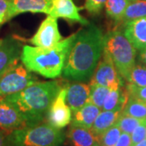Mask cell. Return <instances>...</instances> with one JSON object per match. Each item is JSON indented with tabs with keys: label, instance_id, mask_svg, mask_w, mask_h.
<instances>
[{
	"label": "cell",
	"instance_id": "obj_1",
	"mask_svg": "<svg viewBox=\"0 0 146 146\" xmlns=\"http://www.w3.org/2000/svg\"><path fill=\"white\" fill-rule=\"evenodd\" d=\"M104 44L105 35L94 25L77 32L63 68V78L74 82L90 80L102 58Z\"/></svg>",
	"mask_w": 146,
	"mask_h": 146
},
{
	"label": "cell",
	"instance_id": "obj_2",
	"mask_svg": "<svg viewBox=\"0 0 146 146\" xmlns=\"http://www.w3.org/2000/svg\"><path fill=\"white\" fill-rule=\"evenodd\" d=\"M63 84L58 80L36 82L5 98L19 110L28 126L40 124Z\"/></svg>",
	"mask_w": 146,
	"mask_h": 146
},
{
	"label": "cell",
	"instance_id": "obj_3",
	"mask_svg": "<svg viewBox=\"0 0 146 146\" xmlns=\"http://www.w3.org/2000/svg\"><path fill=\"white\" fill-rule=\"evenodd\" d=\"M76 34L77 33L63 39L51 48L24 46L21 54V62L31 72L48 79L58 78L63 73Z\"/></svg>",
	"mask_w": 146,
	"mask_h": 146
},
{
	"label": "cell",
	"instance_id": "obj_4",
	"mask_svg": "<svg viewBox=\"0 0 146 146\" xmlns=\"http://www.w3.org/2000/svg\"><path fill=\"white\" fill-rule=\"evenodd\" d=\"M64 134L49 123L28 126L7 134L9 146H60Z\"/></svg>",
	"mask_w": 146,
	"mask_h": 146
},
{
	"label": "cell",
	"instance_id": "obj_5",
	"mask_svg": "<svg viewBox=\"0 0 146 146\" xmlns=\"http://www.w3.org/2000/svg\"><path fill=\"white\" fill-rule=\"evenodd\" d=\"M104 51L111 58L122 78L127 81L132 68L136 65V48L123 33L113 30L105 34Z\"/></svg>",
	"mask_w": 146,
	"mask_h": 146
},
{
	"label": "cell",
	"instance_id": "obj_6",
	"mask_svg": "<svg viewBox=\"0 0 146 146\" xmlns=\"http://www.w3.org/2000/svg\"><path fill=\"white\" fill-rule=\"evenodd\" d=\"M38 82L23 63H17L0 76V99L17 94Z\"/></svg>",
	"mask_w": 146,
	"mask_h": 146
},
{
	"label": "cell",
	"instance_id": "obj_7",
	"mask_svg": "<svg viewBox=\"0 0 146 146\" xmlns=\"http://www.w3.org/2000/svg\"><path fill=\"white\" fill-rule=\"evenodd\" d=\"M100 84L110 89H117L123 87V78L118 72L111 58L103 51L102 59L95 69L90 80V84Z\"/></svg>",
	"mask_w": 146,
	"mask_h": 146
},
{
	"label": "cell",
	"instance_id": "obj_8",
	"mask_svg": "<svg viewBox=\"0 0 146 146\" xmlns=\"http://www.w3.org/2000/svg\"><path fill=\"white\" fill-rule=\"evenodd\" d=\"M62 41V36L58 29L57 18L48 16L42 21L36 33L29 39L33 46L41 48H51Z\"/></svg>",
	"mask_w": 146,
	"mask_h": 146
},
{
	"label": "cell",
	"instance_id": "obj_9",
	"mask_svg": "<svg viewBox=\"0 0 146 146\" xmlns=\"http://www.w3.org/2000/svg\"><path fill=\"white\" fill-rule=\"evenodd\" d=\"M66 95L67 86L63 87L58 92L47 114L48 123L58 129H62L68 126L72 119V110L67 103Z\"/></svg>",
	"mask_w": 146,
	"mask_h": 146
},
{
	"label": "cell",
	"instance_id": "obj_10",
	"mask_svg": "<svg viewBox=\"0 0 146 146\" xmlns=\"http://www.w3.org/2000/svg\"><path fill=\"white\" fill-rule=\"evenodd\" d=\"M25 127V120L14 105L6 98L0 99V130L9 134Z\"/></svg>",
	"mask_w": 146,
	"mask_h": 146
},
{
	"label": "cell",
	"instance_id": "obj_11",
	"mask_svg": "<svg viewBox=\"0 0 146 146\" xmlns=\"http://www.w3.org/2000/svg\"><path fill=\"white\" fill-rule=\"evenodd\" d=\"M22 47L20 41L13 36L3 39L0 45V76L19 63Z\"/></svg>",
	"mask_w": 146,
	"mask_h": 146
},
{
	"label": "cell",
	"instance_id": "obj_12",
	"mask_svg": "<svg viewBox=\"0 0 146 146\" xmlns=\"http://www.w3.org/2000/svg\"><path fill=\"white\" fill-rule=\"evenodd\" d=\"M81 9L75 4L73 0H52V4L47 15L55 18H63L82 25H89V21L80 14Z\"/></svg>",
	"mask_w": 146,
	"mask_h": 146
},
{
	"label": "cell",
	"instance_id": "obj_13",
	"mask_svg": "<svg viewBox=\"0 0 146 146\" xmlns=\"http://www.w3.org/2000/svg\"><path fill=\"white\" fill-rule=\"evenodd\" d=\"M90 84L84 82L68 84L66 101L72 112H75L89 102Z\"/></svg>",
	"mask_w": 146,
	"mask_h": 146
},
{
	"label": "cell",
	"instance_id": "obj_14",
	"mask_svg": "<svg viewBox=\"0 0 146 146\" xmlns=\"http://www.w3.org/2000/svg\"><path fill=\"white\" fill-rule=\"evenodd\" d=\"M123 34L138 50L146 47V16L124 25Z\"/></svg>",
	"mask_w": 146,
	"mask_h": 146
},
{
	"label": "cell",
	"instance_id": "obj_15",
	"mask_svg": "<svg viewBox=\"0 0 146 146\" xmlns=\"http://www.w3.org/2000/svg\"><path fill=\"white\" fill-rule=\"evenodd\" d=\"M11 2L9 20L25 12L48 14L52 4V0H11Z\"/></svg>",
	"mask_w": 146,
	"mask_h": 146
},
{
	"label": "cell",
	"instance_id": "obj_16",
	"mask_svg": "<svg viewBox=\"0 0 146 146\" xmlns=\"http://www.w3.org/2000/svg\"><path fill=\"white\" fill-rule=\"evenodd\" d=\"M101 111V108L89 102L80 109L73 112L72 124L90 129Z\"/></svg>",
	"mask_w": 146,
	"mask_h": 146
},
{
	"label": "cell",
	"instance_id": "obj_17",
	"mask_svg": "<svg viewBox=\"0 0 146 146\" xmlns=\"http://www.w3.org/2000/svg\"><path fill=\"white\" fill-rule=\"evenodd\" d=\"M68 137L73 146H94L99 144V137L91 129L80 126L72 124L68 131Z\"/></svg>",
	"mask_w": 146,
	"mask_h": 146
},
{
	"label": "cell",
	"instance_id": "obj_18",
	"mask_svg": "<svg viewBox=\"0 0 146 146\" xmlns=\"http://www.w3.org/2000/svg\"><path fill=\"white\" fill-rule=\"evenodd\" d=\"M122 112L118 110H103L101 111L94 124L90 128L96 136L100 137L105 131L117 123Z\"/></svg>",
	"mask_w": 146,
	"mask_h": 146
},
{
	"label": "cell",
	"instance_id": "obj_19",
	"mask_svg": "<svg viewBox=\"0 0 146 146\" xmlns=\"http://www.w3.org/2000/svg\"><path fill=\"white\" fill-rule=\"evenodd\" d=\"M129 94L127 89L123 87L117 89H110L102 106L103 110H118L122 112L129 99Z\"/></svg>",
	"mask_w": 146,
	"mask_h": 146
},
{
	"label": "cell",
	"instance_id": "obj_20",
	"mask_svg": "<svg viewBox=\"0 0 146 146\" xmlns=\"http://www.w3.org/2000/svg\"><path fill=\"white\" fill-rule=\"evenodd\" d=\"M133 0H106V15L116 24H120L126 8Z\"/></svg>",
	"mask_w": 146,
	"mask_h": 146
},
{
	"label": "cell",
	"instance_id": "obj_21",
	"mask_svg": "<svg viewBox=\"0 0 146 146\" xmlns=\"http://www.w3.org/2000/svg\"><path fill=\"white\" fill-rule=\"evenodd\" d=\"M146 16V0H133L126 8L120 24L123 25L130 21Z\"/></svg>",
	"mask_w": 146,
	"mask_h": 146
},
{
	"label": "cell",
	"instance_id": "obj_22",
	"mask_svg": "<svg viewBox=\"0 0 146 146\" xmlns=\"http://www.w3.org/2000/svg\"><path fill=\"white\" fill-rule=\"evenodd\" d=\"M122 114L139 119H146V103L135 98L129 97Z\"/></svg>",
	"mask_w": 146,
	"mask_h": 146
},
{
	"label": "cell",
	"instance_id": "obj_23",
	"mask_svg": "<svg viewBox=\"0 0 146 146\" xmlns=\"http://www.w3.org/2000/svg\"><path fill=\"white\" fill-rule=\"evenodd\" d=\"M110 89L106 86L100 84H90V94H89V102H92L95 106L102 109L104 102Z\"/></svg>",
	"mask_w": 146,
	"mask_h": 146
},
{
	"label": "cell",
	"instance_id": "obj_24",
	"mask_svg": "<svg viewBox=\"0 0 146 146\" xmlns=\"http://www.w3.org/2000/svg\"><path fill=\"white\" fill-rule=\"evenodd\" d=\"M127 82L137 87L146 86V65L136 64L131 72Z\"/></svg>",
	"mask_w": 146,
	"mask_h": 146
},
{
	"label": "cell",
	"instance_id": "obj_25",
	"mask_svg": "<svg viewBox=\"0 0 146 146\" xmlns=\"http://www.w3.org/2000/svg\"><path fill=\"white\" fill-rule=\"evenodd\" d=\"M122 133L119 127L115 123L110 127L99 137V144L101 146H115Z\"/></svg>",
	"mask_w": 146,
	"mask_h": 146
},
{
	"label": "cell",
	"instance_id": "obj_26",
	"mask_svg": "<svg viewBox=\"0 0 146 146\" xmlns=\"http://www.w3.org/2000/svg\"><path fill=\"white\" fill-rule=\"evenodd\" d=\"M143 119H139L131 116L125 115L121 113L119 119L117 121V125L119 127L122 132H125L127 134H131L133 131L136 128Z\"/></svg>",
	"mask_w": 146,
	"mask_h": 146
},
{
	"label": "cell",
	"instance_id": "obj_27",
	"mask_svg": "<svg viewBox=\"0 0 146 146\" xmlns=\"http://www.w3.org/2000/svg\"><path fill=\"white\" fill-rule=\"evenodd\" d=\"M132 146L146 139V119H143L131 134Z\"/></svg>",
	"mask_w": 146,
	"mask_h": 146
},
{
	"label": "cell",
	"instance_id": "obj_28",
	"mask_svg": "<svg viewBox=\"0 0 146 146\" xmlns=\"http://www.w3.org/2000/svg\"><path fill=\"white\" fill-rule=\"evenodd\" d=\"M106 0H85L84 8L92 15H98L106 5Z\"/></svg>",
	"mask_w": 146,
	"mask_h": 146
},
{
	"label": "cell",
	"instance_id": "obj_29",
	"mask_svg": "<svg viewBox=\"0 0 146 146\" xmlns=\"http://www.w3.org/2000/svg\"><path fill=\"white\" fill-rule=\"evenodd\" d=\"M126 89L127 90L130 97L135 98L136 99L142 101L146 103V86L137 87L128 83L126 86Z\"/></svg>",
	"mask_w": 146,
	"mask_h": 146
},
{
	"label": "cell",
	"instance_id": "obj_30",
	"mask_svg": "<svg viewBox=\"0 0 146 146\" xmlns=\"http://www.w3.org/2000/svg\"><path fill=\"white\" fill-rule=\"evenodd\" d=\"M11 8V0H0V15L4 16L7 21H9Z\"/></svg>",
	"mask_w": 146,
	"mask_h": 146
},
{
	"label": "cell",
	"instance_id": "obj_31",
	"mask_svg": "<svg viewBox=\"0 0 146 146\" xmlns=\"http://www.w3.org/2000/svg\"><path fill=\"white\" fill-rule=\"evenodd\" d=\"M115 146H132L131 137L130 134L122 132Z\"/></svg>",
	"mask_w": 146,
	"mask_h": 146
},
{
	"label": "cell",
	"instance_id": "obj_32",
	"mask_svg": "<svg viewBox=\"0 0 146 146\" xmlns=\"http://www.w3.org/2000/svg\"><path fill=\"white\" fill-rule=\"evenodd\" d=\"M0 146H9L7 141V134L0 130Z\"/></svg>",
	"mask_w": 146,
	"mask_h": 146
},
{
	"label": "cell",
	"instance_id": "obj_33",
	"mask_svg": "<svg viewBox=\"0 0 146 146\" xmlns=\"http://www.w3.org/2000/svg\"><path fill=\"white\" fill-rule=\"evenodd\" d=\"M139 59L140 62L143 64L146 65V47L143 50H140V54H139Z\"/></svg>",
	"mask_w": 146,
	"mask_h": 146
},
{
	"label": "cell",
	"instance_id": "obj_34",
	"mask_svg": "<svg viewBox=\"0 0 146 146\" xmlns=\"http://www.w3.org/2000/svg\"><path fill=\"white\" fill-rule=\"evenodd\" d=\"M133 146H146V139L144 140V141H141V142H139V143H137Z\"/></svg>",
	"mask_w": 146,
	"mask_h": 146
},
{
	"label": "cell",
	"instance_id": "obj_35",
	"mask_svg": "<svg viewBox=\"0 0 146 146\" xmlns=\"http://www.w3.org/2000/svg\"><path fill=\"white\" fill-rule=\"evenodd\" d=\"M5 22H7V20H6L5 17L0 15V25H3V23H5Z\"/></svg>",
	"mask_w": 146,
	"mask_h": 146
},
{
	"label": "cell",
	"instance_id": "obj_36",
	"mask_svg": "<svg viewBox=\"0 0 146 146\" xmlns=\"http://www.w3.org/2000/svg\"><path fill=\"white\" fill-rule=\"evenodd\" d=\"M94 146H101L99 145V144H97V145H94Z\"/></svg>",
	"mask_w": 146,
	"mask_h": 146
},
{
	"label": "cell",
	"instance_id": "obj_37",
	"mask_svg": "<svg viewBox=\"0 0 146 146\" xmlns=\"http://www.w3.org/2000/svg\"><path fill=\"white\" fill-rule=\"evenodd\" d=\"M2 42H3V40H0V45L2 44Z\"/></svg>",
	"mask_w": 146,
	"mask_h": 146
}]
</instances>
